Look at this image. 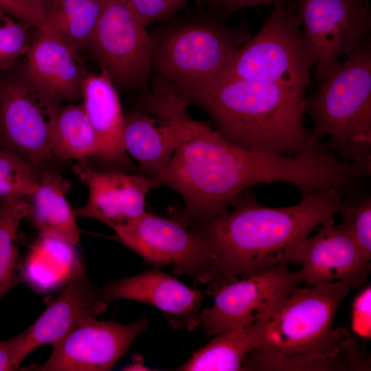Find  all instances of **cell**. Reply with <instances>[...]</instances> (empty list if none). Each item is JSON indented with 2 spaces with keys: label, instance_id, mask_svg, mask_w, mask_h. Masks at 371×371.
I'll list each match as a JSON object with an SVG mask.
<instances>
[{
  "label": "cell",
  "instance_id": "34",
  "mask_svg": "<svg viewBox=\"0 0 371 371\" xmlns=\"http://www.w3.org/2000/svg\"><path fill=\"white\" fill-rule=\"evenodd\" d=\"M124 370H149L142 362H134L124 369Z\"/></svg>",
  "mask_w": 371,
  "mask_h": 371
},
{
  "label": "cell",
  "instance_id": "32",
  "mask_svg": "<svg viewBox=\"0 0 371 371\" xmlns=\"http://www.w3.org/2000/svg\"><path fill=\"white\" fill-rule=\"evenodd\" d=\"M24 346V331L11 339L0 340V371L18 370L26 357Z\"/></svg>",
  "mask_w": 371,
  "mask_h": 371
},
{
  "label": "cell",
  "instance_id": "29",
  "mask_svg": "<svg viewBox=\"0 0 371 371\" xmlns=\"http://www.w3.org/2000/svg\"><path fill=\"white\" fill-rule=\"evenodd\" d=\"M142 23L147 27L167 21L190 0H125ZM198 2L201 0H197Z\"/></svg>",
  "mask_w": 371,
  "mask_h": 371
},
{
  "label": "cell",
  "instance_id": "1",
  "mask_svg": "<svg viewBox=\"0 0 371 371\" xmlns=\"http://www.w3.org/2000/svg\"><path fill=\"white\" fill-rule=\"evenodd\" d=\"M346 164L325 145L297 155H273L237 146L210 127L180 146L153 178L185 201L175 220L193 228L225 212L241 192L262 183H285L306 195L338 188Z\"/></svg>",
  "mask_w": 371,
  "mask_h": 371
},
{
  "label": "cell",
  "instance_id": "20",
  "mask_svg": "<svg viewBox=\"0 0 371 371\" xmlns=\"http://www.w3.org/2000/svg\"><path fill=\"white\" fill-rule=\"evenodd\" d=\"M82 99L96 136V156L111 163L128 164L123 142L124 116L109 76L103 71L88 74L82 83Z\"/></svg>",
  "mask_w": 371,
  "mask_h": 371
},
{
  "label": "cell",
  "instance_id": "31",
  "mask_svg": "<svg viewBox=\"0 0 371 371\" xmlns=\"http://www.w3.org/2000/svg\"><path fill=\"white\" fill-rule=\"evenodd\" d=\"M370 286H366L355 297L352 310V328L357 335L370 337Z\"/></svg>",
  "mask_w": 371,
  "mask_h": 371
},
{
  "label": "cell",
  "instance_id": "10",
  "mask_svg": "<svg viewBox=\"0 0 371 371\" xmlns=\"http://www.w3.org/2000/svg\"><path fill=\"white\" fill-rule=\"evenodd\" d=\"M113 230L114 238L146 263L156 268L171 265L177 276H188L195 283H208L211 254L205 239L197 230L146 211Z\"/></svg>",
  "mask_w": 371,
  "mask_h": 371
},
{
  "label": "cell",
  "instance_id": "21",
  "mask_svg": "<svg viewBox=\"0 0 371 371\" xmlns=\"http://www.w3.org/2000/svg\"><path fill=\"white\" fill-rule=\"evenodd\" d=\"M71 184L54 172H45L32 196V219L40 235L67 243L71 246L80 240L74 210L66 199Z\"/></svg>",
  "mask_w": 371,
  "mask_h": 371
},
{
  "label": "cell",
  "instance_id": "2",
  "mask_svg": "<svg viewBox=\"0 0 371 371\" xmlns=\"http://www.w3.org/2000/svg\"><path fill=\"white\" fill-rule=\"evenodd\" d=\"M345 192L320 190L301 196L293 205L260 204L248 189L223 214L196 226L212 258L205 293L225 284L258 275L283 263L292 264L303 241L328 217L338 215Z\"/></svg>",
  "mask_w": 371,
  "mask_h": 371
},
{
  "label": "cell",
  "instance_id": "22",
  "mask_svg": "<svg viewBox=\"0 0 371 371\" xmlns=\"http://www.w3.org/2000/svg\"><path fill=\"white\" fill-rule=\"evenodd\" d=\"M262 318L214 335L176 370L238 371L248 356L261 344Z\"/></svg>",
  "mask_w": 371,
  "mask_h": 371
},
{
  "label": "cell",
  "instance_id": "11",
  "mask_svg": "<svg viewBox=\"0 0 371 371\" xmlns=\"http://www.w3.org/2000/svg\"><path fill=\"white\" fill-rule=\"evenodd\" d=\"M302 282L289 264L225 284L205 293L214 303L201 312L200 324L206 336L253 323L269 315Z\"/></svg>",
  "mask_w": 371,
  "mask_h": 371
},
{
  "label": "cell",
  "instance_id": "14",
  "mask_svg": "<svg viewBox=\"0 0 371 371\" xmlns=\"http://www.w3.org/2000/svg\"><path fill=\"white\" fill-rule=\"evenodd\" d=\"M335 217L326 218L313 235L303 241L292 264L301 266L295 271L306 286L341 282L356 289L370 273L371 258L338 227Z\"/></svg>",
  "mask_w": 371,
  "mask_h": 371
},
{
  "label": "cell",
  "instance_id": "26",
  "mask_svg": "<svg viewBox=\"0 0 371 371\" xmlns=\"http://www.w3.org/2000/svg\"><path fill=\"white\" fill-rule=\"evenodd\" d=\"M338 215V227L368 257L371 258V196L351 191L345 194Z\"/></svg>",
  "mask_w": 371,
  "mask_h": 371
},
{
  "label": "cell",
  "instance_id": "33",
  "mask_svg": "<svg viewBox=\"0 0 371 371\" xmlns=\"http://www.w3.org/2000/svg\"><path fill=\"white\" fill-rule=\"evenodd\" d=\"M291 0H201L199 1L227 17L238 10L261 5L286 3Z\"/></svg>",
  "mask_w": 371,
  "mask_h": 371
},
{
  "label": "cell",
  "instance_id": "15",
  "mask_svg": "<svg viewBox=\"0 0 371 371\" xmlns=\"http://www.w3.org/2000/svg\"><path fill=\"white\" fill-rule=\"evenodd\" d=\"M98 291L107 304L124 299L150 304L175 329L190 331L199 326L202 293L157 269L111 282Z\"/></svg>",
  "mask_w": 371,
  "mask_h": 371
},
{
  "label": "cell",
  "instance_id": "17",
  "mask_svg": "<svg viewBox=\"0 0 371 371\" xmlns=\"http://www.w3.org/2000/svg\"><path fill=\"white\" fill-rule=\"evenodd\" d=\"M108 304L89 282L83 262L76 260L60 294L24 331L25 356L45 344H53L83 322L103 313Z\"/></svg>",
  "mask_w": 371,
  "mask_h": 371
},
{
  "label": "cell",
  "instance_id": "25",
  "mask_svg": "<svg viewBox=\"0 0 371 371\" xmlns=\"http://www.w3.org/2000/svg\"><path fill=\"white\" fill-rule=\"evenodd\" d=\"M52 155L63 159L80 160L96 155L95 134L82 103L61 107L50 137Z\"/></svg>",
  "mask_w": 371,
  "mask_h": 371
},
{
  "label": "cell",
  "instance_id": "30",
  "mask_svg": "<svg viewBox=\"0 0 371 371\" xmlns=\"http://www.w3.org/2000/svg\"><path fill=\"white\" fill-rule=\"evenodd\" d=\"M50 0H0V11L27 24L36 30L45 25Z\"/></svg>",
  "mask_w": 371,
  "mask_h": 371
},
{
  "label": "cell",
  "instance_id": "8",
  "mask_svg": "<svg viewBox=\"0 0 371 371\" xmlns=\"http://www.w3.org/2000/svg\"><path fill=\"white\" fill-rule=\"evenodd\" d=\"M146 27L125 0H104L85 48L115 86L148 91L152 43Z\"/></svg>",
  "mask_w": 371,
  "mask_h": 371
},
{
  "label": "cell",
  "instance_id": "7",
  "mask_svg": "<svg viewBox=\"0 0 371 371\" xmlns=\"http://www.w3.org/2000/svg\"><path fill=\"white\" fill-rule=\"evenodd\" d=\"M313 67L298 15L290 3H279L258 33L238 49L222 80L271 83L304 96Z\"/></svg>",
  "mask_w": 371,
  "mask_h": 371
},
{
  "label": "cell",
  "instance_id": "23",
  "mask_svg": "<svg viewBox=\"0 0 371 371\" xmlns=\"http://www.w3.org/2000/svg\"><path fill=\"white\" fill-rule=\"evenodd\" d=\"M33 212L25 196L0 197V301L25 278L17 243L19 227Z\"/></svg>",
  "mask_w": 371,
  "mask_h": 371
},
{
  "label": "cell",
  "instance_id": "13",
  "mask_svg": "<svg viewBox=\"0 0 371 371\" xmlns=\"http://www.w3.org/2000/svg\"><path fill=\"white\" fill-rule=\"evenodd\" d=\"M148 325L144 315L128 324L90 318L52 344L51 355L45 362L22 370H111Z\"/></svg>",
  "mask_w": 371,
  "mask_h": 371
},
{
  "label": "cell",
  "instance_id": "35",
  "mask_svg": "<svg viewBox=\"0 0 371 371\" xmlns=\"http://www.w3.org/2000/svg\"><path fill=\"white\" fill-rule=\"evenodd\" d=\"M363 1H368L369 0H363Z\"/></svg>",
  "mask_w": 371,
  "mask_h": 371
},
{
  "label": "cell",
  "instance_id": "4",
  "mask_svg": "<svg viewBox=\"0 0 371 371\" xmlns=\"http://www.w3.org/2000/svg\"><path fill=\"white\" fill-rule=\"evenodd\" d=\"M303 95L277 85L227 78L193 98L189 105L204 111L230 142L273 155H297L323 141L306 126Z\"/></svg>",
  "mask_w": 371,
  "mask_h": 371
},
{
  "label": "cell",
  "instance_id": "12",
  "mask_svg": "<svg viewBox=\"0 0 371 371\" xmlns=\"http://www.w3.org/2000/svg\"><path fill=\"white\" fill-rule=\"evenodd\" d=\"M60 101L25 78L0 86V147L34 161L52 155L50 137Z\"/></svg>",
  "mask_w": 371,
  "mask_h": 371
},
{
  "label": "cell",
  "instance_id": "6",
  "mask_svg": "<svg viewBox=\"0 0 371 371\" xmlns=\"http://www.w3.org/2000/svg\"><path fill=\"white\" fill-rule=\"evenodd\" d=\"M304 100L311 139L350 163L371 162V41L368 36Z\"/></svg>",
  "mask_w": 371,
  "mask_h": 371
},
{
  "label": "cell",
  "instance_id": "9",
  "mask_svg": "<svg viewBox=\"0 0 371 371\" xmlns=\"http://www.w3.org/2000/svg\"><path fill=\"white\" fill-rule=\"evenodd\" d=\"M302 27L316 78L321 81L340 65L371 30L369 2L363 0H291Z\"/></svg>",
  "mask_w": 371,
  "mask_h": 371
},
{
  "label": "cell",
  "instance_id": "5",
  "mask_svg": "<svg viewBox=\"0 0 371 371\" xmlns=\"http://www.w3.org/2000/svg\"><path fill=\"white\" fill-rule=\"evenodd\" d=\"M226 16L203 14L167 21L150 34L153 90L190 100L221 81L238 49L249 38L247 26L231 27Z\"/></svg>",
  "mask_w": 371,
  "mask_h": 371
},
{
  "label": "cell",
  "instance_id": "16",
  "mask_svg": "<svg viewBox=\"0 0 371 371\" xmlns=\"http://www.w3.org/2000/svg\"><path fill=\"white\" fill-rule=\"evenodd\" d=\"M72 169L89 188L87 202L74 210L76 216L95 218L113 229L142 214L146 196L159 185L142 174L100 172L85 164Z\"/></svg>",
  "mask_w": 371,
  "mask_h": 371
},
{
  "label": "cell",
  "instance_id": "18",
  "mask_svg": "<svg viewBox=\"0 0 371 371\" xmlns=\"http://www.w3.org/2000/svg\"><path fill=\"white\" fill-rule=\"evenodd\" d=\"M209 128L189 114L155 118L144 111H133L124 117V146L137 161L142 175L154 178L180 146Z\"/></svg>",
  "mask_w": 371,
  "mask_h": 371
},
{
  "label": "cell",
  "instance_id": "3",
  "mask_svg": "<svg viewBox=\"0 0 371 371\" xmlns=\"http://www.w3.org/2000/svg\"><path fill=\"white\" fill-rule=\"evenodd\" d=\"M352 289L341 282L298 287L263 317L260 345L243 370H368L355 336L334 328L336 313Z\"/></svg>",
  "mask_w": 371,
  "mask_h": 371
},
{
  "label": "cell",
  "instance_id": "24",
  "mask_svg": "<svg viewBox=\"0 0 371 371\" xmlns=\"http://www.w3.org/2000/svg\"><path fill=\"white\" fill-rule=\"evenodd\" d=\"M104 0H50L44 29L54 32L78 51L85 48Z\"/></svg>",
  "mask_w": 371,
  "mask_h": 371
},
{
  "label": "cell",
  "instance_id": "28",
  "mask_svg": "<svg viewBox=\"0 0 371 371\" xmlns=\"http://www.w3.org/2000/svg\"><path fill=\"white\" fill-rule=\"evenodd\" d=\"M31 27L0 11V70L8 69L18 58L27 54L34 38Z\"/></svg>",
  "mask_w": 371,
  "mask_h": 371
},
{
  "label": "cell",
  "instance_id": "19",
  "mask_svg": "<svg viewBox=\"0 0 371 371\" xmlns=\"http://www.w3.org/2000/svg\"><path fill=\"white\" fill-rule=\"evenodd\" d=\"M78 52L54 32L37 30L26 54L25 78L60 102L82 99L88 73Z\"/></svg>",
  "mask_w": 371,
  "mask_h": 371
},
{
  "label": "cell",
  "instance_id": "27",
  "mask_svg": "<svg viewBox=\"0 0 371 371\" xmlns=\"http://www.w3.org/2000/svg\"><path fill=\"white\" fill-rule=\"evenodd\" d=\"M38 183L23 158L0 147V197L31 196Z\"/></svg>",
  "mask_w": 371,
  "mask_h": 371
}]
</instances>
